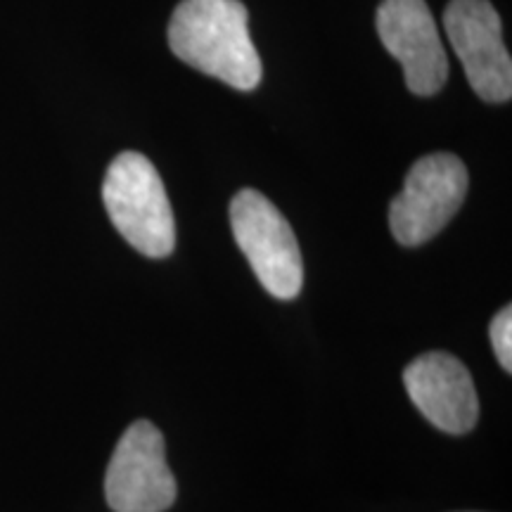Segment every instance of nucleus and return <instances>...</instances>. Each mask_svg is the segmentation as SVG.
<instances>
[{
  "mask_svg": "<svg viewBox=\"0 0 512 512\" xmlns=\"http://www.w3.org/2000/svg\"><path fill=\"white\" fill-rule=\"evenodd\" d=\"M444 27L472 91L484 102H508L512 98V60L494 5L489 0H451L444 10Z\"/></svg>",
  "mask_w": 512,
  "mask_h": 512,
  "instance_id": "423d86ee",
  "label": "nucleus"
},
{
  "mask_svg": "<svg viewBox=\"0 0 512 512\" xmlns=\"http://www.w3.org/2000/svg\"><path fill=\"white\" fill-rule=\"evenodd\" d=\"M415 408L446 434H465L477 425L479 399L470 370L444 351L422 354L403 370Z\"/></svg>",
  "mask_w": 512,
  "mask_h": 512,
  "instance_id": "6e6552de",
  "label": "nucleus"
},
{
  "mask_svg": "<svg viewBox=\"0 0 512 512\" xmlns=\"http://www.w3.org/2000/svg\"><path fill=\"white\" fill-rule=\"evenodd\" d=\"M467 185L470 176L456 155L434 152L418 159L389 204V228L396 242L420 247L432 240L465 202Z\"/></svg>",
  "mask_w": 512,
  "mask_h": 512,
  "instance_id": "20e7f679",
  "label": "nucleus"
},
{
  "mask_svg": "<svg viewBox=\"0 0 512 512\" xmlns=\"http://www.w3.org/2000/svg\"><path fill=\"white\" fill-rule=\"evenodd\" d=\"M169 48L181 62L235 91H254L261 83L264 69L240 0H181L169 22Z\"/></svg>",
  "mask_w": 512,
  "mask_h": 512,
  "instance_id": "f257e3e1",
  "label": "nucleus"
},
{
  "mask_svg": "<svg viewBox=\"0 0 512 512\" xmlns=\"http://www.w3.org/2000/svg\"><path fill=\"white\" fill-rule=\"evenodd\" d=\"M105 496L114 512H164L176 501V479L166 463L162 432L138 420L121 434L105 475Z\"/></svg>",
  "mask_w": 512,
  "mask_h": 512,
  "instance_id": "39448f33",
  "label": "nucleus"
},
{
  "mask_svg": "<svg viewBox=\"0 0 512 512\" xmlns=\"http://www.w3.org/2000/svg\"><path fill=\"white\" fill-rule=\"evenodd\" d=\"M230 226L266 292L283 302L299 297L304 285L302 252L297 235L278 207L261 192L245 188L230 202Z\"/></svg>",
  "mask_w": 512,
  "mask_h": 512,
  "instance_id": "7ed1b4c3",
  "label": "nucleus"
},
{
  "mask_svg": "<svg viewBox=\"0 0 512 512\" xmlns=\"http://www.w3.org/2000/svg\"><path fill=\"white\" fill-rule=\"evenodd\" d=\"M375 22L382 46L401 62L408 91L437 95L448 81V57L425 0H382Z\"/></svg>",
  "mask_w": 512,
  "mask_h": 512,
  "instance_id": "0eeeda50",
  "label": "nucleus"
},
{
  "mask_svg": "<svg viewBox=\"0 0 512 512\" xmlns=\"http://www.w3.org/2000/svg\"><path fill=\"white\" fill-rule=\"evenodd\" d=\"M107 214L133 249L164 259L176 247V221L155 164L138 152H121L102 183Z\"/></svg>",
  "mask_w": 512,
  "mask_h": 512,
  "instance_id": "f03ea898",
  "label": "nucleus"
},
{
  "mask_svg": "<svg viewBox=\"0 0 512 512\" xmlns=\"http://www.w3.org/2000/svg\"><path fill=\"white\" fill-rule=\"evenodd\" d=\"M491 344H494V354L501 363L505 373L512 370V309L505 306L496 313L494 323H491Z\"/></svg>",
  "mask_w": 512,
  "mask_h": 512,
  "instance_id": "1a4fd4ad",
  "label": "nucleus"
}]
</instances>
